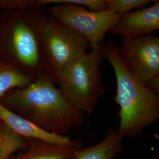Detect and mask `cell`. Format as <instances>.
<instances>
[{"label": "cell", "mask_w": 159, "mask_h": 159, "mask_svg": "<svg viewBox=\"0 0 159 159\" xmlns=\"http://www.w3.org/2000/svg\"><path fill=\"white\" fill-rule=\"evenodd\" d=\"M47 10L58 22L83 36L90 42L91 47L103 43L105 34L123 16L107 11H93L69 4L50 5Z\"/></svg>", "instance_id": "obj_6"}, {"label": "cell", "mask_w": 159, "mask_h": 159, "mask_svg": "<svg viewBox=\"0 0 159 159\" xmlns=\"http://www.w3.org/2000/svg\"><path fill=\"white\" fill-rule=\"evenodd\" d=\"M153 0H104L105 10L125 14L133 10H139L153 4Z\"/></svg>", "instance_id": "obj_14"}, {"label": "cell", "mask_w": 159, "mask_h": 159, "mask_svg": "<svg viewBox=\"0 0 159 159\" xmlns=\"http://www.w3.org/2000/svg\"><path fill=\"white\" fill-rule=\"evenodd\" d=\"M58 4H69L82 7L93 11H106L104 0H37L35 6Z\"/></svg>", "instance_id": "obj_15"}, {"label": "cell", "mask_w": 159, "mask_h": 159, "mask_svg": "<svg viewBox=\"0 0 159 159\" xmlns=\"http://www.w3.org/2000/svg\"><path fill=\"white\" fill-rule=\"evenodd\" d=\"M56 85L44 74L24 88L8 92L0 102L41 129L66 136L84 124V114L67 102Z\"/></svg>", "instance_id": "obj_1"}, {"label": "cell", "mask_w": 159, "mask_h": 159, "mask_svg": "<svg viewBox=\"0 0 159 159\" xmlns=\"http://www.w3.org/2000/svg\"><path fill=\"white\" fill-rule=\"evenodd\" d=\"M90 48V42L83 36L50 16L41 35L43 73L57 84L64 68L88 52Z\"/></svg>", "instance_id": "obj_5"}, {"label": "cell", "mask_w": 159, "mask_h": 159, "mask_svg": "<svg viewBox=\"0 0 159 159\" xmlns=\"http://www.w3.org/2000/svg\"><path fill=\"white\" fill-rule=\"evenodd\" d=\"M34 80L0 58V98L14 89H23Z\"/></svg>", "instance_id": "obj_11"}, {"label": "cell", "mask_w": 159, "mask_h": 159, "mask_svg": "<svg viewBox=\"0 0 159 159\" xmlns=\"http://www.w3.org/2000/svg\"><path fill=\"white\" fill-rule=\"evenodd\" d=\"M117 45L111 40L103 44V54L113 69L116 80L114 102L120 106L119 127L124 137L140 135L159 117V95L148 89L126 68L120 58Z\"/></svg>", "instance_id": "obj_3"}, {"label": "cell", "mask_w": 159, "mask_h": 159, "mask_svg": "<svg viewBox=\"0 0 159 159\" xmlns=\"http://www.w3.org/2000/svg\"><path fill=\"white\" fill-rule=\"evenodd\" d=\"M0 120L20 136L52 144H66L71 140L41 129L27 119L6 108L0 102Z\"/></svg>", "instance_id": "obj_9"}, {"label": "cell", "mask_w": 159, "mask_h": 159, "mask_svg": "<svg viewBox=\"0 0 159 159\" xmlns=\"http://www.w3.org/2000/svg\"><path fill=\"white\" fill-rule=\"evenodd\" d=\"M144 83L150 90L159 95V75L155 76L150 79L148 80Z\"/></svg>", "instance_id": "obj_17"}, {"label": "cell", "mask_w": 159, "mask_h": 159, "mask_svg": "<svg viewBox=\"0 0 159 159\" xmlns=\"http://www.w3.org/2000/svg\"><path fill=\"white\" fill-rule=\"evenodd\" d=\"M25 146L24 137L19 136L0 120V159H8Z\"/></svg>", "instance_id": "obj_13"}, {"label": "cell", "mask_w": 159, "mask_h": 159, "mask_svg": "<svg viewBox=\"0 0 159 159\" xmlns=\"http://www.w3.org/2000/svg\"><path fill=\"white\" fill-rule=\"evenodd\" d=\"M120 58L137 79L145 83L159 75V37L149 34L134 39L123 38L117 46Z\"/></svg>", "instance_id": "obj_7"}, {"label": "cell", "mask_w": 159, "mask_h": 159, "mask_svg": "<svg viewBox=\"0 0 159 159\" xmlns=\"http://www.w3.org/2000/svg\"><path fill=\"white\" fill-rule=\"evenodd\" d=\"M50 16L44 6L0 11V58L33 79L44 75L41 35Z\"/></svg>", "instance_id": "obj_2"}, {"label": "cell", "mask_w": 159, "mask_h": 159, "mask_svg": "<svg viewBox=\"0 0 159 159\" xmlns=\"http://www.w3.org/2000/svg\"><path fill=\"white\" fill-rule=\"evenodd\" d=\"M77 144L73 141L66 144L34 146L30 152L22 159H75Z\"/></svg>", "instance_id": "obj_12"}, {"label": "cell", "mask_w": 159, "mask_h": 159, "mask_svg": "<svg viewBox=\"0 0 159 159\" xmlns=\"http://www.w3.org/2000/svg\"><path fill=\"white\" fill-rule=\"evenodd\" d=\"M159 30V1L152 6L123 14L110 33L123 38L134 39L151 34Z\"/></svg>", "instance_id": "obj_8"}, {"label": "cell", "mask_w": 159, "mask_h": 159, "mask_svg": "<svg viewBox=\"0 0 159 159\" xmlns=\"http://www.w3.org/2000/svg\"><path fill=\"white\" fill-rule=\"evenodd\" d=\"M104 43L93 45L91 51L69 64L57 81L67 102L84 114H92L106 90L100 68Z\"/></svg>", "instance_id": "obj_4"}, {"label": "cell", "mask_w": 159, "mask_h": 159, "mask_svg": "<svg viewBox=\"0 0 159 159\" xmlns=\"http://www.w3.org/2000/svg\"><path fill=\"white\" fill-rule=\"evenodd\" d=\"M123 138L117 131L109 130L104 139L96 146L78 150L75 159H114L122 148Z\"/></svg>", "instance_id": "obj_10"}, {"label": "cell", "mask_w": 159, "mask_h": 159, "mask_svg": "<svg viewBox=\"0 0 159 159\" xmlns=\"http://www.w3.org/2000/svg\"><path fill=\"white\" fill-rule=\"evenodd\" d=\"M37 0H0L1 10H13L27 8L35 6Z\"/></svg>", "instance_id": "obj_16"}]
</instances>
